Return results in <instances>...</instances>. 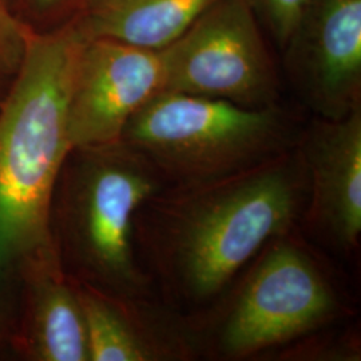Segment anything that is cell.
<instances>
[{
    "mask_svg": "<svg viewBox=\"0 0 361 361\" xmlns=\"http://www.w3.org/2000/svg\"><path fill=\"white\" fill-rule=\"evenodd\" d=\"M308 193L297 146L232 177L150 197L135 213L134 244L155 295L183 314L207 310L269 241L300 229Z\"/></svg>",
    "mask_w": 361,
    "mask_h": 361,
    "instance_id": "6da1fadb",
    "label": "cell"
},
{
    "mask_svg": "<svg viewBox=\"0 0 361 361\" xmlns=\"http://www.w3.org/2000/svg\"><path fill=\"white\" fill-rule=\"evenodd\" d=\"M85 38L79 27L30 32L23 61L0 101V269L50 243V202L73 149L68 104Z\"/></svg>",
    "mask_w": 361,
    "mask_h": 361,
    "instance_id": "7a4b0ae2",
    "label": "cell"
},
{
    "mask_svg": "<svg viewBox=\"0 0 361 361\" xmlns=\"http://www.w3.org/2000/svg\"><path fill=\"white\" fill-rule=\"evenodd\" d=\"M164 189L149 158L122 140L73 147L49 212V235L63 271L104 293L158 297L135 252L134 219Z\"/></svg>",
    "mask_w": 361,
    "mask_h": 361,
    "instance_id": "3957f363",
    "label": "cell"
},
{
    "mask_svg": "<svg viewBox=\"0 0 361 361\" xmlns=\"http://www.w3.org/2000/svg\"><path fill=\"white\" fill-rule=\"evenodd\" d=\"M205 360H261L355 316L334 265L297 229L261 249L217 301L189 314Z\"/></svg>",
    "mask_w": 361,
    "mask_h": 361,
    "instance_id": "277c9868",
    "label": "cell"
},
{
    "mask_svg": "<svg viewBox=\"0 0 361 361\" xmlns=\"http://www.w3.org/2000/svg\"><path fill=\"white\" fill-rule=\"evenodd\" d=\"M304 128L280 106L161 91L130 118L122 141L149 158L166 188L222 180L296 149Z\"/></svg>",
    "mask_w": 361,
    "mask_h": 361,
    "instance_id": "5b68a950",
    "label": "cell"
},
{
    "mask_svg": "<svg viewBox=\"0 0 361 361\" xmlns=\"http://www.w3.org/2000/svg\"><path fill=\"white\" fill-rule=\"evenodd\" d=\"M249 0H219L161 50L164 91L245 107L277 104V77Z\"/></svg>",
    "mask_w": 361,
    "mask_h": 361,
    "instance_id": "8992f818",
    "label": "cell"
},
{
    "mask_svg": "<svg viewBox=\"0 0 361 361\" xmlns=\"http://www.w3.org/2000/svg\"><path fill=\"white\" fill-rule=\"evenodd\" d=\"M164 91L159 51L104 38H85L68 104L73 147L118 142L130 118Z\"/></svg>",
    "mask_w": 361,
    "mask_h": 361,
    "instance_id": "52a82bcc",
    "label": "cell"
},
{
    "mask_svg": "<svg viewBox=\"0 0 361 361\" xmlns=\"http://www.w3.org/2000/svg\"><path fill=\"white\" fill-rule=\"evenodd\" d=\"M298 149L308 174L301 232L343 256L361 241V107L340 119L317 118Z\"/></svg>",
    "mask_w": 361,
    "mask_h": 361,
    "instance_id": "ba28073f",
    "label": "cell"
},
{
    "mask_svg": "<svg viewBox=\"0 0 361 361\" xmlns=\"http://www.w3.org/2000/svg\"><path fill=\"white\" fill-rule=\"evenodd\" d=\"M288 47L290 79L320 118L360 107L361 0H312Z\"/></svg>",
    "mask_w": 361,
    "mask_h": 361,
    "instance_id": "9c48e42d",
    "label": "cell"
},
{
    "mask_svg": "<svg viewBox=\"0 0 361 361\" xmlns=\"http://www.w3.org/2000/svg\"><path fill=\"white\" fill-rule=\"evenodd\" d=\"M13 271L18 281L13 352L28 361H90L77 284L59 264L51 241L18 258Z\"/></svg>",
    "mask_w": 361,
    "mask_h": 361,
    "instance_id": "30bf717a",
    "label": "cell"
},
{
    "mask_svg": "<svg viewBox=\"0 0 361 361\" xmlns=\"http://www.w3.org/2000/svg\"><path fill=\"white\" fill-rule=\"evenodd\" d=\"M90 361H194L201 344L189 314L158 297H123L77 283Z\"/></svg>",
    "mask_w": 361,
    "mask_h": 361,
    "instance_id": "8fae6325",
    "label": "cell"
},
{
    "mask_svg": "<svg viewBox=\"0 0 361 361\" xmlns=\"http://www.w3.org/2000/svg\"><path fill=\"white\" fill-rule=\"evenodd\" d=\"M219 0H90L79 30L104 38L161 51Z\"/></svg>",
    "mask_w": 361,
    "mask_h": 361,
    "instance_id": "7c38bea8",
    "label": "cell"
},
{
    "mask_svg": "<svg viewBox=\"0 0 361 361\" xmlns=\"http://www.w3.org/2000/svg\"><path fill=\"white\" fill-rule=\"evenodd\" d=\"M360 334L355 326L335 324L300 337L265 355L261 360L279 361H359Z\"/></svg>",
    "mask_w": 361,
    "mask_h": 361,
    "instance_id": "4fadbf2b",
    "label": "cell"
},
{
    "mask_svg": "<svg viewBox=\"0 0 361 361\" xmlns=\"http://www.w3.org/2000/svg\"><path fill=\"white\" fill-rule=\"evenodd\" d=\"M252 7L265 18L274 38L288 47L302 25L312 0H249Z\"/></svg>",
    "mask_w": 361,
    "mask_h": 361,
    "instance_id": "5bb4252c",
    "label": "cell"
},
{
    "mask_svg": "<svg viewBox=\"0 0 361 361\" xmlns=\"http://www.w3.org/2000/svg\"><path fill=\"white\" fill-rule=\"evenodd\" d=\"M30 32L0 0V77H13L18 71L25 56Z\"/></svg>",
    "mask_w": 361,
    "mask_h": 361,
    "instance_id": "9a60e30c",
    "label": "cell"
},
{
    "mask_svg": "<svg viewBox=\"0 0 361 361\" xmlns=\"http://www.w3.org/2000/svg\"><path fill=\"white\" fill-rule=\"evenodd\" d=\"M18 317V281L13 268L0 269V350L11 349Z\"/></svg>",
    "mask_w": 361,
    "mask_h": 361,
    "instance_id": "2e32d148",
    "label": "cell"
},
{
    "mask_svg": "<svg viewBox=\"0 0 361 361\" xmlns=\"http://www.w3.org/2000/svg\"><path fill=\"white\" fill-rule=\"evenodd\" d=\"M58 0H35V3L39 4V6H42V7H49V6H52V4H55Z\"/></svg>",
    "mask_w": 361,
    "mask_h": 361,
    "instance_id": "e0dca14e",
    "label": "cell"
}]
</instances>
